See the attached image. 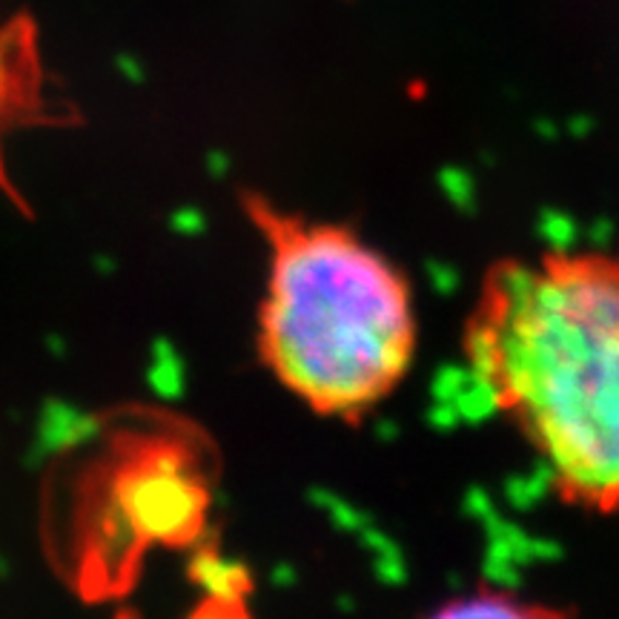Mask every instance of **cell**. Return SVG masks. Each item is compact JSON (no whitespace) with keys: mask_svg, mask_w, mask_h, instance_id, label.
Segmentation results:
<instances>
[{"mask_svg":"<svg viewBox=\"0 0 619 619\" xmlns=\"http://www.w3.org/2000/svg\"><path fill=\"white\" fill-rule=\"evenodd\" d=\"M499 405L568 491L619 507V270L548 261L497 281L474 341Z\"/></svg>","mask_w":619,"mask_h":619,"instance_id":"6da1fadb","label":"cell"},{"mask_svg":"<svg viewBox=\"0 0 619 619\" xmlns=\"http://www.w3.org/2000/svg\"><path fill=\"white\" fill-rule=\"evenodd\" d=\"M247 207L270 249L258 353L316 413H362L399 385L413 355L408 284L348 230Z\"/></svg>","mask_w":619,"mask_h":619,"instance_id":"7a4b0ae2","label":"cell"},{"mask_svg":"<svg viewBox=\"0 0 619 619\" xmlns=\"http://www.w3.org/2000/svg\"><path fill=\"white\" fill-rule=\"evenodd\" d=\"M52 115L35 23L21 12L0 15V184L12 196L15 189L7 175L9 138L52 124Z\"/></svg>","mask_w":619,"mask_h":619,"instance_id":"3957f363","label":"cell"},{"mask_svg":"<svg viewBox=\"0 0 619 619\" xmlns=\"http://www.w3.org/2000/svg\"><path fill=\"white\" fill-rule=\"evenodd\" d=\"M428 619H562V617H557V614L548 611V608H539V605L507 597V594H488V591H479V594L451 599V603H445L442 608H436Z\"/></svg>","mask_w":619,"mask_h":619,"instance_id":"277c9868","label":"cell"}]
</instances>
